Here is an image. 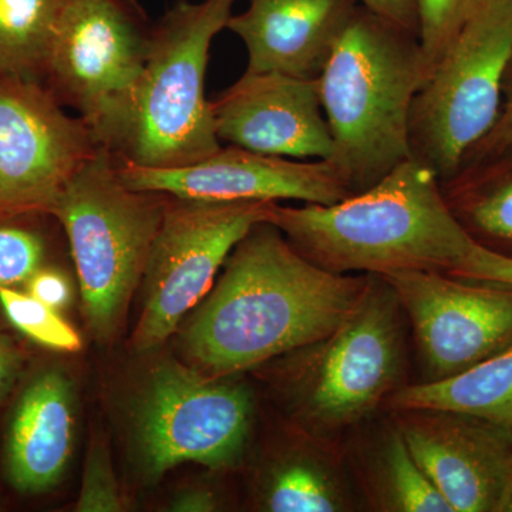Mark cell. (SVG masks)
<instances>
[{"instance_id": "13", "label": "cell", "mask_w": 512, "mask_h": 512, "mask_svg": "<svg viewBox=\"0 0 512 512\" xmlns=\"http://www.w3.org/2000/svg\"><path fill=\"white\" fill-rule=\"evenodd\" d=\"M116 160L128 187L181 200L332 205L352 195L329 160L295 161L235 146L221 147L184 167H144L121 157Z\"/></svg>"}, {"instance_id": "2", "label": "cell", "mask_w": 512, "mask_h": 512, "mask_svg": "<svg viewBox=\"0 0 512 512\" xmlns=\"http://www.w3.org/2000/svg\"><path fill=\"white\" fill-rule=\"evenodd\" d=\"M266 222L306 258L338 274L453 275L477 244L448 207L439 175L414 158L336 204L272 202Z\"/></svg>"}, {"instance_id": "21", "label": "cell", "mask_w": 512, "mask_h": 512, "mask_svg": "<svg viewBox=\"0 0 512 512\" xmlns=\"http://www.w3.org/2000/svg\"><path fill=\"white\" fill-rule=\"evenodd\" d=\"M261 507L271 512L345 511L348 495L336 471L319 454H292L268 471Z\"/></svg>"}, {"instance_id": "28", "label": "cell", "mask_w": 512, "mask_h": 512, "mask_svg": "<svg viewBox=\"0 0 512 512\" xmlns=\"http://www.w3.org/2000/svg\"><path fill=\"white\" fill-rule=\"evenodd\" d=\"M453 276L468 281L512 286V256L476 244L466 262Z\"/></svg>"}, {"instance_id": "22", "label": "cell", "mask_w": 512, "mask_h": 512, "mask_svg": "<svg viewBox=\"0 0 512 512\" xmlns=\"http://www.w3.org/2000/svg\"><path fill=\"white\" fill-rule=\"evenodd\" d=\"M379 461V490L384 510L453 512L417 463L397 427L383 441Z\"/></svg>"}, {"instance_id": "8", "label": "cell", "mask_w": 512, "mask_h": 512, "mask_svg": "<svg viewBox=\"0 0 512 512\" xmlns=\"http://www.w3.org/2000/svg\"><path fill=\"white\" fill-rule=\"evenodd\" d=\"M148 39L123 0H66L46 74L113 154L130 127Z\"/></svg>"}, {"instance_id": "30", "label": "cell", "mask_w": 512, "mask_h": 512, "mask_svg": "<svg viewBox=\"0 0 512 512\" xmlns=\"http://www.w3.org/2000/svg\"><path fill=\"white\" fill-rule=\"evenodd\" d=\"M357 2L382 18L419 36V19H417L414 0H357Z\"/></svg>"}, {"instance_id": "20", "label": "cell", "mask_w": 512, "mask_h": 512, "mask_svg": "<svg viewBox=\"0 0 512 512\" xmlns=\"http://www.w3.org/2000/svg\"><path fill=\"white\" fill-rule=\"evenodd\" d=\"M66 0H0V76L39 79Z\"/></svg>"}, {"instance_id": "6", "label": "cell", "mask_w": 512, "mask_h": 512, "mask_svg": "<svg viewBox=\"0 0 512 512\" xmlns=\"http://www.w3.org/2000/svg\"><path fill=\"white\" fill-rule=\"evenodd\" d=\"M402 311L392 286L370 275L338 329L288 353L282 389L309 430L332 434L356 426L394 392L403 369Z\"/></svg>"}, {"instance_id": "24", "label": "cell", "mask_w": 512, "mask_h": 512, "mask_svg": "<svg viewBox=\"0 0 512 512\" xmlns=\"http://www.w3.org/2000/svg\"><path fill=\"white\" fill-rule=\"evenodd\" d=\"M419 19V42L429 76L453 42L478 0H414Z\"/></svg>"}, {"instance_id": "26", "label": "cell", "mask_w": 512, "mask_h": 512, "mask_svg": "<svg viewBox=\"0 0 512 512\" xmlns=\"http://www.w3.org/2000/svg\"><path fill=\"white\" fill-rule=\"evenodd\" d=\"M77 511L119 512L124 510L119 483L114 474L109 448L96 440L89 448L84 466L82 490H80Z\"/></svg>"}, {"instance_id": "17", "label": "cell", "mask_w": 512, "mask_h": 512, "mask_svg": "<svg viewBox=\"0 0 512 512\" xmlns=\"http://www.w3.org/2000/svg\"><path fill=\"white\" fill-rule=\"evenodd\" d=\"M74 443V397L62 370L45 369L23 389L6 429V478L16 491L40 494L60 483Z\"/></svg>"}, {"instance_id": "4", "label": "cell", "mask_w": 512, "mask_h": 512, "mask_svg": "<svg viewBox=\"0 0 512 512\" xmlns=\"http://www.w3.org/2000/svg\"><path fill=\"white\" fill-rule=\"evenodd\" d=\"M167 201L128 187L116 154L101 147L50 208L69 239L87 326L101 343L116 338L126 320Z\"/></svg>"}, {"instance_id": "25", "label": "cell", "mask_w": 512, "mask_h": 512, "mask_svg": "<svg viewBox=\"0 0 512 512\" xmlns=\"http://www.w3.org/2000/svg\"><path fill=\"white\" fill-rule=\"evenodd\" d=\"M0 221V288L26 285L45 261V241L32 229Z\"/></svg>"}, {"instance_id": "10", "label": "cell", "mask_w": 512, "mask_h": 512, "mask_svg": "<svg viewBox=\"0 0 512 512\" xmlns=\"http://www.w3.org/2000/svg\"><path fill=\"white\" fill-rule=\"evenodd\" d=\"M252 419L248 390L229 377L205 375L164 360L154 367L138 402L136 444L141 470L157 481L185 463L222 470L247 444Z\"/></svg>"}, {"instance_id": "3", "label": "cell", "mask_w": 512, "mask_h": 512, "mask_svg": "<svg viewBox=\"0 0 512 512\" xmlns=\"http://www.w3.org/2000/svg\"><path fill=\"white\" fill-rule=\"evenodd\" d=\"M429 80L419 36L357 6L319 77L329 161L350 194L412 158L410 113Z\"/></svg>"}, {"instance_id": "29", "label": "cell", "mask_w": 512, "mask_h": 512, "mask_svg": "<svg viewBox=\"0 0 512 512\" xmlns=\"http://www.w3.org/2000/svg\"><path fill=\"white\" fill-rule=\"evenodd\" d=\"M26 288L30 295L52 306L56 311L66 308L72 301V285L69 278L56 268L42 266L32 278L29 279Z\"/></svg>"}, {"instance_id": "23", "label": "cell", "mask_w": 512, "mask_h": 512, "mask_svg": "<svg viewBox=\"0 0 512 512\" xmlns=\"http://www.w3.org/2000/svg\"><path fill=\"white\" fill-rule=\"evenodd\" d=\"M0 306L10 325L37 345L60 352H77L82 339L59 315V311L46 305L30 293L0 288Z\"/></svg>"}, {"instance_id": "31", "label": "cell", "mask_w": 512, "mask_h": 512, "mask_svg": "<svg viewBox=\"0 0 512 512\" xmlns=\"http://www.w3.org/2000/svg\"><path fill=\"white\" fill-rule=\"evenodd\" d=\"M22 367L23 355L15 340L0 333V403L12 392Z\"/></svg>"}, {"instance_id": "16", "label": "cell", "mask_w": 512, "mask_h": 512, "mask_svg": "<svg viewBox=\"0 0 512 512\" xmlns=\"http://www.w3.org/2000/svg\"><path fill=\"white\" fill-rule=\"evenodd\" d=\"M357 0H251L227 29L244 43L247 72L319 80Z\"/></svg>"}, {"instance_id": "33", "label": "cell", "mask_w": 512, "mask_h": 512, "mask_svg": "<svg viewBox=\"0 0 512 512\" xmlns=\"http://www.w3.org/2000/svg\"><path fill=\"white\" fill-rule=\"evenodd\" d=\"M501 512H512V483H511L510 491H508L507 498H505L503 511H501Z\"/></svg>"}, {"instance_id": "32", "label": "cell", "mask_w": 512, "mask_h": 512, "mask_svg": "<svg viewBox=\"0 0 512 512\" xmlns=\"http://www.w3.org/2000/svg\"><path fill=\"white\" fill-rule=\"evenodd\" d=\"M217 510V498L211 491L204 488H190L174 498L171 511L177 512H210Z\"/></svg>"}, {"instance_id": "19", "label": "cell", "mask_w": 512, "mask_h": 512, "mask_svg": "<svg viewBox=\"0 0 512 512\" xmlns=\"http://www.w3.org/2000/svg\"><path fill=\"white\" fill-rule=\"evenodd\" d=\"M457 221L478 244L512 245V146L441 181Z\"/></svg>"}, {"instance_id": "9", "label": "cell", "mask_w": 512, "mask_h": 512, "mask_svg": "<svg viewBox=\"0 0 512 512\" xmlns=\"http://www.w3.org/2000/svg\"><path fill=\"white\" fill-rule=\"evenodd\" d=\"M271 204L168 197L141 281L143 308L131 339L136 352L160 348L177 332L239 242L266 222Z\"/></svg>"}, {"instance_id": "12", "label": "cell", "mask_w": 512, "mask_h": 512, "mask_svg": "<svg viewBox=\"0 0 512 512\" xmlns=\"http://www.w3.org/2000/svg\"><path fill=\"white\" fill-rule=\"evenodd\" d=\"M412 322L430 379H447L512 345V286L434 271L382 276Z\"/></svg>"}, {"instance_id": "15", "label": "cell", "mask_w": 512, "mask_h": 512, "mask_svg": "<svg viewBox=\"0 0 512 512\" xmlns=\"http://www.w3.org/2000/svg\"><path fill=\"white\" fill-rule=\"evenodd\" d=\"M211 109L217 136L229 146L285 158L332 156L319 80L245 70Z\"/></svg>"}, {"instance_id": "5", "label": "cell", "mask_w": 512, "mask_h": 512, "mask_svg": "<svg viewBox=\"0 0 512 512\" xmlns=\"http://www.w3.org/2000/svg\"><path fill=\"white\" fill-rule=\"evenodd\" d=\"M237 0H180L150 33L146 66L117 157L144 167H184L220 150L205 93L212 40Z\"/></svg>"}, {"instance_id": "14", "label": "cell", "mask_w": 512, "mask_h": 512, "mask_svg": "<svg viewBox=\"0 0 512 512\" xmlns=\"http://www.w3.org/2000/svg\"><path fill=\"white\" fill-rule=\"evenodd\" d=\"M397 429L453 512H501L512 483V433L447 410H399Z\"/></svg>"}, {"instance_id": "11", "label": "cell", "mask_w": 512, "mask_h": 512, "mask_svg": "<svg viewBox=\"0 0 512 512\" xmlns=\"http://www.w3.org/2000/svg\"><path fill=\"white\" fill-rule=\"evenodd\" d=\"M100 148L90 127L39 79L0 76V221L49 214Z\"/></svg>"}, {"instance_id": "27", "label": "cell", "mask_w": 512, "mask_h": 512, "mask_svg": "<svg viewBox=\"0 0 512 512\" xmlns=\"http://www.w3.org/2000/svg\"><path fill=\"white\" fill-rule=\"evenodd\" d=\"M512 146V60L503 80V101L500 114L491 130L476 144V147L464 157L463 163L471 164L500 153ZM458 167V168H460ZM454 175V174H453Z\"/></svg>"}, {"instance_id": "18", "label": "cell", "mask_w": 512, "mask_h": 512, "mask_svg": "<svg viewBox=\"0 0 512 512\" xmlns=\"http://www.w3.org/2000/svg\"><path fill=\"white\" fill-rule=\"evenodd\" d=\"M390 406L468 414L512 433V345L458 375L403 387Z\"/></svg>"}, {"instance_id": "1", "label": "cell", "mask_w": 512, "mask_h": 512, "mask_svg": "<svg viewBox=\"0 0 512 512\" xmlns=\"http://www.w3.org/2000/svg\"><path fill=\"white\" fill-rule=\"evenodd\" d=\"M369 278L316 265L275 225L261 222L188 320L185 355L205 375L231 377L306 348L339 328Z\"/></svg>"}, {"instance_id": "7", "label": "cell", "mask_w": 512, "mask_h": 512, "mask_svg": "<svg viewBox=\"0 0 512 512\" xmlns=\"http://www.w3.org/2000/svg\"><path fill=\"white\" fill-rule=\"evenodd\" d=\"M512 60V0H478L413 101L412 158L441 181L494 126Z\"/></svg>"}]
</instances>
